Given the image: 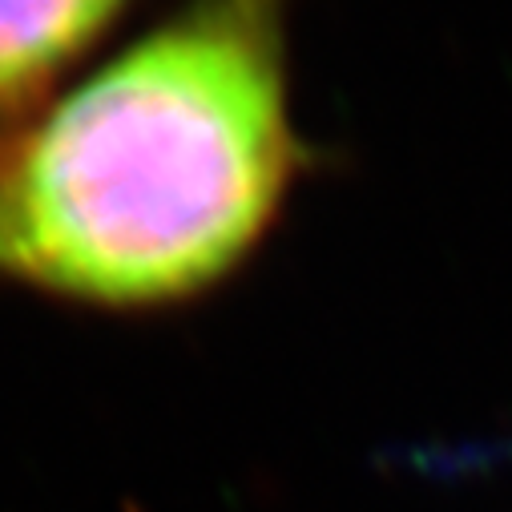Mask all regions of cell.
<instances>
[{
	"mask_svg": "<svg viewBox=\"0 0 512 512\" xmlns=\"http://www.w3.org/2000/svg\"><path fill=\"white\" fill-rule=\"evenodd\" d=\"M121 0H0V134L109 25Z\"/></svg>",
	"mask_w": 512,
	"mask_h": 512,
	"instance_id": "2",
	"label": "cell"
},
{
	"mask_svg": "<svg viewBox=\"0 0 512 512\" xmlns=\"http://www.w3.org/2000/svg\"><path fill=\"white\" fill-rule=\"evenodd\" d=\"M287 0H190L0 146V279L93 307L214 287L295 170Z\"/></svg>",
	"mask_w": 512,
	"mask_h": 512,
	"instance_id": "1",
	"label": "cell"
}]
</instances>
